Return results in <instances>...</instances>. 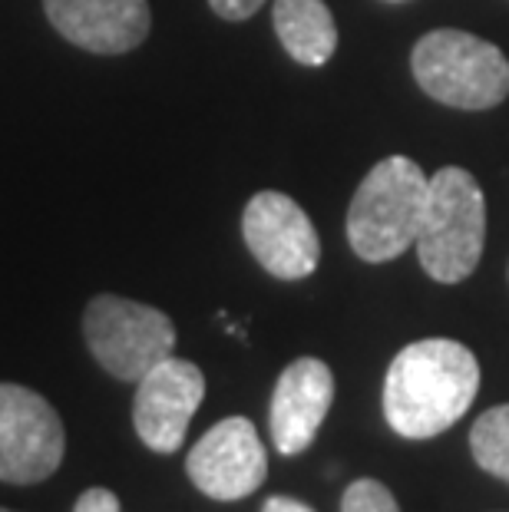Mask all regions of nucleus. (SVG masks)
I'll use <instances>...</instances> for the list:
<instances>
[{
    "mask_svg": "<svg viewBox=\"0 0 509 512\" xmlns=\"http://www.w3.org/2000/svg\"><path fill=\"white\" fill-rule=\"evenodd\" d=\"M83 334L96 364L126 384H139L176 347V324L169 314L119 294H96L86 304Z\"/></svg>",
    "mask_w": 509,
    "mask_h": 512,
    "instance_id": "5",
    "label": "nucleus"
},
{
    "mask_svg": "<svg viewBox=\"0 0 509 512\" xmlns=\"http://www.w3.org/2000/svg\"><path fill=\"white\" fill-rule=\"evenodd\" d=\"M262 512H314L308 503H301V499H291V496H272L265 499Z\"/></svg>",
    "mask_w": 509,
    "mask_h": 512,
    "instance_id": "17",
    "label": "nucleus"
},
{
    "mask_svg": "<svg viewBox=\"0 0 509 512\" xmlns=\"http://www.w3.org/2000/svg\"><path fill=\"white\" fill-rule=\"evenodd\" d=\"M67 433L60 413L37 390L0 384V483L30 486L60 470Z\"/></svg>",
    "mask_w": 509,
    "mask_h": 512,
    "instance_id": "6",
    "label": "nucleus"
},
{
    "mask_svg": "<svg viewBox=\"0 0 509 512\" xmlns=\"http://www.w3.org/2000/svg\"><path fill=\"white\" fill-rule=\"evenodd\" d=\"M242 235L258 265L281 281L308 278L321 261V242L308 212L285 192L252 195L242 212Z\"/></svg>",
    "mask_w": 509,
    "mask_h": 512,
    "instance_id": "7",
    "label": "nucleus"
},
{
    "mask_svg": "<svg viewBox=\"0 0 509 512\" xmlns=\"http://www.w3.org/2000/svg\"><path fill=\"white\" fill-rule=\"evenodd\" d=\"M341 512H400V506L381 479L364 476V479H354V483L344 489Z\"/></svg>",
    "mask_w": 509,
    "mask_h": 512,
    "instance_id": "14",
    "label": "nucleus"
},
{
    "mask_svg": "<svg viewBox=\"0 0 509 512\" xmlns=\"http://www.w3.org/2000/svg\"><path fill=\"white\" fill-rule=\"evenodd\" d=\"M192 486L219 503L252 496L268 476V456L255 423L245 417H225L192 446L186 456Z\"/></svg>",
    "mask_w": 509,
    "mask_h": 512,
    "instance_id": "8",
    "label": "nucleus"
},
{
    "mask_svg": "<svg viewBox=\"0 0 509 512\" xmlns=\"http://www.w3.org/2000/svg\"><path fill=\"white\" fill-rule=\"evenodd\" d=\"M334 400V374L318 357H298L281 370L272 407H268V427L272 443L281 456H298L318 437L324 417Z\"/></svg>",
    "mask_w": 509,
    "mask_h": 512,
    "instance_id": "10",
    "label": "nucleus"
},
{
    "mask_svg": "<svg viewBox=\"0 0 509 512\" xmlns=\"http://www.w3.org/2000/svg\"><path fill=\"white\" fill-rule=\"evenodd\" d=\"M275 34L301 67H324L338 50V24L324 0H275Z\"/></svg>",
    "mask_w": 509,
    "mask_h": 512,
    "instance_id": "12",
    "label": "nucleus"
},
{
    "mask_svg": "<svg viewBox=\"0 0 509 512\" xmlns=\"http://www.w3.org/2000/svg\"><path fill=\"white\" fill-rule=\"evenodd\" d=\"M265 0H209V7L219 14L222 20H232V24H238V20H248L255 17L258 10H262Z\"/></svg>",
    "mask_w": 509,
    "mask_h": 512,
    "instance_id": "16",
    "label": "nucleus"
},
{
    "mask_svg": "<svg viewBox=\"0 0 509 512\" xmlns=\"http://www.w3.org/2000/svg\"><path fill=\"white\" fill-rule=\"evenodd\" d=\"M73 512H123V509H119V496L113 493V489L93 486L77 499Z\"/></svg>",
    "mask_w": 509,
    "mask_h": 512,
    "instance_id": "15",
    "label": "nucleus"
},
{
    "mask_svg": "<svg viewBox=\"0 0 509 512\" xmlns=\"http://www.w3.org/2000/svg\"><path fill=\"white\" fill-rule=\"evenodd\" d=\"M391 4H400V0H391Z\"/></svg>",
    "mask_w": 509,
    "mask_h": 512,
    "instance_id": "19",
    "label": "nucleus"
},
{
    "mask_svg": "<svg viewBox=\"0 0 509 512\" xmlns=\"http://www.w3.org/2000/svg\"><path fill=\"white\" fill-rule=\"evenodd\" d=\"M53 30L90 53H129L149 37L146 0H43Z\"/></svg>",
    "mask_w": 509,
    "mask_h": 512,
    "instance_id": "11",
    "label": "nucleus"
},
{
    "mask_svg": "<svg viewBox=\"0 0 509 512\" xmlns=\"http://www.w3.org/2000/svg\"><path fill=\"white\" fill-rule=\"evenodd\" d=\"M470 453L480 470L509 483V403L486 410L470 430Z\"/></svg>",
    "mask_w": 509,
    "mask_h": 512,
    "instance_id": "13",
    "label": "nucleus"
},
{
    "mask_svg": "<svg viewBox=\"0 0 509 512\" xmlns=\"http://www.w3.org/2000/svg\"><path fill=\"white\" fill-rule=\"evenodd\" d=\"M410 67L430 100L453 110H493L509 96V60L467 30H430L417 40Z\"/></svg>",
    "mask_w": 509,
    "mask_h": 512,
    "instance_id": "4",
    "label": "nucleus"
},
{
    "mask_svg": "<svg viewBox=\"0 0 509 512\" xmlns=\"http://www.w3.org/2000/svg\"><path fill=\"white\" fill-rule=\"evenodd\" d=\"M430 199L427 172L407 156H387L357 185L348 209V242L354 255L384 265L417 245Z\"/></svg>",
    "mask_w": 509,
    "mask_h": 512,
    "instance_id": "2",
    "label": "nucleus"
},
{
    "mask_svg": "<svg viewBox=\"0 0 509 512\" xmlns=\"http://www.w3.org/2000/svg\"><path fill=\"white\" fill-rule=\"evenodd\" d=\"M205 397V374L182 357H166L136 384L133 427L153 453H176Z\"/></svg>",
    "mask_w": 509,
    "mask_h": 512,
    "instance_id": "9",
    "label": "nucleus"
},
{
    "mask_svg": "<svg viewBox=\"0 0 509 512\" xmlns=\"http://www.w3.org/2000/svg\"><path fill=\"white\" fill-rule=\"evenodd\" d=\"M0 512H10V509H4V506H0Z\"/></svg>",
    "mask_w": 509,
    "mask_h": 512,
    "instance_id": "18",
    "label": "nucleus"
},
{
    "mask_svg": "<svg viewBox=\"0 0 509 512\" xmlns=\"http://www.w3.org/2000/svg\"><path fill=\"white\" fill-rule=\"evenodd\" d=\"M486 245V199L467 169L447 166L430 179L424 225L417 235L420 268L440 285L470 278Z\"/></svg>",
    "mask_w": 509,
    "mask_h": 512,
    "instance_id": "3",
    "label": "nucleus"
},
{
    "mask_svg": "<svg viewBox=\"0 0 509 512\" xmlns=\"http://www.w3.org/2000/svg\"><path fill=\"white\" fill-rule=\"evenodd\" d=\"M480 364L467 344L427 337L400 351L384 377V417L404 440H430L470 410Z\"/></svg>",
    "mask_w": 509,
    "mask_h": 512,
    "instance_id": "1",
    "label": "nucleus"
}]
</instances>
